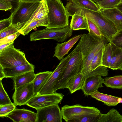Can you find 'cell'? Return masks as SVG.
<instances>
[{
	"label": "cell",
	"mask_w": 122,
	"mask_h": 122,
	"mask_svg": "<svg viewBox=\"0 0 122 122\" xmlns=\"http://www.w3.org/2000/svg\"><path fill=\"white\" fill-rule=\"evenodd\" d=\"M43 0H21V1L23 2H41Z\"/></svg>",
	"instance_id": "cell-43"
},
{
	"label": "cell",
	"mask_w": 122,
	"mask_h": 122,
	"mask_svg": "<svg viewBox=\"0 0 122 122\" xmlns=\"http://www.w3.org/2000/svg\"><path fill=\"white\" fill-rule=\"evenodd\" d=\"M48 24V21L47 17L32 22L20 32L21 34L25 36L28 34L32 30L36 27L41 26L46 27Z\"/></svg>",
	"instance_id": "cell-26"
},
{
	"label": "cell",
	"mask_w": 122,
	"mask_h": 122,
	"mask_svg": "<svg viewBox=\"0 0 122 122\" xmlns=\"http://www.w3.org/2000/svg\"><path fill=\"white\" fill-rule=\"evenodd\" d=\"M11 24L10 17L0 21V31L10 26Z\"/></svg>",
	"instance_id": "cell-40"
},
{
	"label": "cell",
	"mask_w": 122,
	"mask_h": 122,
	"mask_svg": "<svg viewBox=\"0 0 122 122\" xmlns=\"http://www.w3.org/2000/svg\"><path fill=\"white\" fill-rule=\"evenodd\" d=\"M19 31L18 29L11 24L8 27L0 31V40Z\"/></svg>",
	"instance_id": "cell-35"
},
{
	"label": "cell",
	"mask_w": 122,
	"mask_h": 122,
	"mask_svg": "<svg viewBox=\"0 0 122 122\" xmlns=\"http://www.w3.org/2000/svg\"><path fill=\"white\" fill-rule=\"evenodd\" d=\"M96 3L100 2L104 0H92Z\"/></svg>",
	"instance_id": "cell-46"
},
{
	"label": "cell",
	"mask_w": 122,
	"mask_h": 122,
	"mask_svg": "<svg viewBox=\"0 0 122 122\" xmlns=\"http://www.w3.org/2000/svg\"><path fill=\"white\" fill-rule=\"evenodd\" d=\"M104 47V46L100 50L93 59L90 64V72L101 65Z\"/></svg>",
	"instance_id": "cell-33"
},
{
	"label": "cell",
	"mask_w": 122,
	"mask_h": 122,
	"mask_svg": "<svg viewBox=\"0 0 122 122\" xmlns=\"http://www.w3.org/2000/svg\"><path fill=\"white\" fill-rule=\"evenodd\" d=\"M13 7L11 3L8 0H0V10L5 11L11 9Z\"/></svg>",
	"instance_id": "cell-39"
},
{
	"label": "cell",
	"mask_w": 122,
	"mask_h": 122,
	"mask_svg": "<svg viewBox=\"0 0 122 122\" xmlns=\"http://www.w3.org/2000/svg\"><path fill=\"white\" fill-rule=\"evenodd\" d=\"M34 96L33 81L15 89L12 98L16 106L26 105Z\"/></svg>",
	"instance_id": "cell-13"
},
{
	"label": "cell",
	"mask_w": 122,
	"mask_h": 122,
	"mask_svg": "<svg viewBox=\"0 0 122 122\" xmlns=\"http://www.w3.org/2000/svg\"><path fill=\"white\" fill-rule=\"evenodd\" d=\"M117 7L122 13V2L118 5Z\"/></svg>",
	"instance_id": "cell-45"
},
{
	"label": "cell",
	"mask_w": 122,
	"mask_h": 122,
	"mask_svg": "<svg viewBox=\"0 0 122 122\" xmlns=\"http://www.w3.org/2000/svg\"><path fill=\"white\" fill-rule=\"evenodd\" d=\"M14 42L0 52V66L3 68H9L28 64L25 54L15 48Z\"/></svg>",
	"instance_id": "cell-7"
},
{
	"label": "cell",
	"mask_w": 122,
	"mask_h": 122,
	"mask_svg": "<svg viewBox=\"0 0 122 122\" xmlns=\"http://www.w3.org/2000/svg\"><path fill=\"white\" fill-rule=\"evenodd\" d=\"M59 104L36 110V122H62V115Z\"/></svg>",
	"instance_id": "cell-12"
},
{
	"label": "cell",
	"mask_w": 122,
	"mask_h": 122,
	"mask_svg": "<svg viewBox=\"0 0 122 122\" xmlns=\"http://www.w3.org/2000/svg\"><path fill=\"white\" fill-rule=\"evenodd\" d=\"M82 34L75 36L66 41L61 43H57L55 48V50L53 57H56L61 60L68 52L81 37Z\"/></svg>",
	"instance_id": "cell-16"
},
{
	"label": "cell",
	"mask_w": 122,
	"mask_h": 122,
	"mask_svg": "<svg viewBox=\"0 0 122 122\" xmlns=\"http://www.w3.org/2000/svg\"><path fill=\"white\" fill-rule=\"evenodd\" d=\"M62 118L66 122L84 116L100 112L94 107L84 106L78 104L70 106L66 105L61 108Z\"/></svg>",
	"instance_id": "cell-9"
},
{
	"label": "cell",
	"mask_w": 122,
	"mask_h": 122,
	"mask_svg": "<svg viewBox=\"0 0 122 122\" xmlns=\"http://www.w3.org/2000/svg\"><path fill=\"white\" fill-rule=\"evenodd\" d=\"M48 11L46 0H43L34 13L30 19L20 31L24 29L32 22L47 17Z\"/></svg>",
	"instance_id": "cell-22"
},
{
	"label": "cell",
	"mask_w": 122,
	"mask_h": 122,
	"mask_svg": "<svg viewBox=\"0 0 122 122\" xmlns=\"http://www.w3.org/2000/svg\"><path fill=\"white\" fill-rule=\"evenodd\" d=\"M34 66L30 63L13 67L2 68L5 78H13L28 72H34Z\"/></svg>",
	"instance_id": "cell-18"
},
{
	"label": "cell",
	"mask_w": 122,
	"mask_h": 122,
	"mask_svg": "<svg viewBox=\"0 0 122 122\" xmlns=\"http://www.w3.org/2000/svg\"><path fill=\"white\" fill-rule=\"evenodd\" d=\"M107 67L100 66L84 75L85 79L81 90L85 96L90 95L103 87L104 79L101 76H107L108 70Z\"/></svg>",
	"instance_id": "cell-6"
},
{
	"label": "cell",
	"mask_w": 122,
	"mask_h": 122,
	"mask_svg": "<svg viewBox=\"0 0 122 122\" xmlns=\"http://www.w3.org/2000/svg\"><path fill=\"white\" fill-rule=\"evenodd\" d=\"M55 0L59 1H61V0Z\"/></svg>",
	"instance_id": "cell-48"
},
{
	"label": "cell",
	"mask_w": 122,
	"mask_h": 122,
	"mask_svg": "<svg viewBox=\"0 0 122 122\" xmlns=\"http://www.w3.org/2000/svg\"><path fill=\"white\" fill-rule=\"evenodd\" d=\"M21 34L19 32L7 36L0 40V44L12 42H14L16 39Z\"/></svg>",
	"instance_id": "cell-38"
},
{
	"label": "cell",
	"mask_w": 122,
	"mask_h": 122,
	"mask_svg": "<svg viewBox=\"0 0 122 122\" xmlns=\"http://www.w3.org/2000/svg\"><path fill=\"white\" fill-rule=\"evenodd\" d=\"M102 114L100 112L84 116L70 122H99Z\"/></svg>",
	"instance_id": "cell-31"
},
{
	"label": "cell",
	"mask_w": 122,
	"mask_h": 122,
	"mask_svg": "<svg viewBox=\"0 0 122 122\" xmlns=\"http://www.w3.org/2000/svg\"><path fill=\"white\" fill-rule=\"evenodd\" d=\"M16 107V106L13 103L0 106V117H5Z\"/></svg>",
	"instance_id": "cell-37"
},
{
	"label": "cell",
	"mask_w": 122,
	"mask_h": 122,
	"mask_svg": "<svg viewBox=\"0 0 122 122\" xmlns=\"http://www.w3.org/2000/svg\"><path fill=\"white\" fill-rule=\"evenodd\" d=\"M5 78L4 74L2 70V68L0 66V80L2 79Z\"/></svg>",
	"instance_id": "cell-42"
},
{
	"label": "cell",
	"mask_w": 122,
	"mask_h": 122,
	"mask_svg": "<svg viewBox=\"0 0 122 122\" xmlns=\"http://www.w3.org/2000/svg\"><path fill=\"white\" fill-rule=\"evenodd\" d=\"M105 41H98L89 33L82 35L76 47L81 52L82 65L81 73L84 75L90 71V64L95 55L104 46Z\"/></svg>",
	"instance_id": "cell-2"
},
{
	"label": "cell",
	"mask_w": 122,
	"mask_h": 122,
	"mask_svg": "<svg viewBox=\"0 0 122 122\" xmlns=\"http://www.w3.org/2000/svg\"><path fill=\"white\" fill-rule=\"evenodd\" d=\"M103 83L107 87L112 89H122V75H118L107 77Z\"/></svg>",
	"instance_id": "cell-27"
},
{
	"label": "cell",
	"mask_w": 122,
	"mask_h": 122,
	"mask_svg": "<svg viewBox=\"0 0 122 122\" xmlns=\"http://www.w3.org/2000/svg\"><path fill=\"white\" fill-rule=\"evenodd\" d=\"M72 30L70 26L63 28H46L32 33L30 34V39L31 41H35L50 39L62 42L71 36Z\"/></svg>",
	"instance_id": "cell-8"
},
{
	"label": "cell",
	"mask_w": 122,
	"mask_h": 122,
	"mask_svg": "<svg viewBox=\"0 0 122 122\" xmlns=\"http://www.w3.org/2000/svg\"><path fill=\"white\" fill-rule=\"evenodd\" d=\"M67 8L70 12L78 10L83 14L87 19L98 27L103 36L109 42L118 31L114 24L103 16L99 10L96 12L87 10L71 2H69Z\"/></svg>",
	"instance_id": "cell-1"
},
{
	"label": "cell",
	"mask_w": 122,
	"mask_h": 122,
	"mask_svg": "<svg viewBox=\"0 0 122 122\" xmlns=\"http://www.w3.org/2000/svg\"><path fill=\"white\" fill-rule=\"evenodd\" d=\"M5 117L15 122H36L37 113L27 109L15 108Z\"/></svg>",
	"instance_id": "cell-14"
},
{
	"label": "cell",
	"mask_w": 122,
	"mask_h": 122,
	"mask_svg": "<svg viewBox=\"0 0 122 122\" xmlns=\"http://www.w3.org/2000/svg\"><path fill=\"white\" fill-rule=\"evenodd\" d=\"M90 95L91 97L103 102L104 104L109 106H116L122 102L121 98L101 93L98 90Z\"/></svg>",
	"instance_id": "cell-19"
},
{
	"label": "cell",
	"mask_w": 122,
	"mask_h": 122,
	"mask_svg": "<svg viewBox=\"0 0 122 122\" xmlns=\"http://www.w3.org/2000/svg\"><path fill=\"white\" fill-rule=\"evenodd\" d=\"M99 122H122V115L114 108L106 114H102Z\"/></svg>",
	"instance_id": "cell-25"
},
{
	"label": "cell",
	"mask_w": 122,
	"mask_h": 122,
	"mask_svg": "<svg viewBox=\"0 0 122 122\" xmlns=\"http://www.w3.org/2000/svg\"><path fill=\"white\" fill-rule=\"evenodd\" d=\"M73 3L80 7L95 11L99 10V7L92 0H70Z\"/></svg>",
	"instance_id": "cell-29"
},
{
	"label": "cell",
	"mask_w": 122,
	"mask_h": 122,
	"mask_svg": "<svg viewBox=\"0 0 122 122\" xmlns=\"http://www.w3.org/2000/svg\"><path fill=\"white\" fill-rule=\"evenodd\" d=\"M70 58L65 68L59 77L54 86L53 92L66 88V83L71 78L81 73L82 56L81 52L76 47L71 52Z\"/></svg>",
	"instance_id": "cell-3"
},
{
	"label": "cell",
	"mask_w": 122,
	"mask_h": 122,
	"mask_svg": "<svg viewBox=\"0 0 122 122\" xmlns=\"http://www.w3.org/2000/svg\"><path fill=\"white\" fill-rule=\"evenodd\" d=\"M85 79V75L80 73L70 79L67 81L66 88L72 94L76 91L81 89Z\"/></svg>",
	"instance_id": "cell-21"
},
{
	"label": "cell",
	"mask_w": 122,
	"mask_h": 122,
	"mask_svg": "<svg viewBox=\"0 0 122 122\" xmlns=\"http://www.w3.org/2000/svg\"><path fill=\"white\" fill-rule=\"evenodd\" d=\"M64 96L62 94L56 92L51 94L36 95L30 99L26 105L37 110L59 104L62 101Z\"/></svg>",
	"instance_id": "cell-10"
},
{
	"label": "cell",
	"mask_w": 122,
	"mask_h": 122,
	"mask_svg": "<svg viewBox=\"0 0 122 122\" xmlns=\"http://www.w3.org/2000/svg\"><path fill=\"white\" fill-rule=\"evenodd\" d=\"M119 70L122 71V66L119 69Z\"/></svg>",
	"instance_id": "cell-47"
},
{
	"label": "cell",
	"mask_w": 122,
	"mask_h": 122,
	"mask_svg": "<svg viewBox=\"0 0 122 122\" xmlns=\"http://www.w3.org/2000/svg\"><path fill=\"white\" fill-rule=\"evenodd\" d=\"M69 15L70 16H72L70 26L72 30H88L87 19L83 14L78 10H76L69 13Z\"/></svg>",
	"instance_id": "cell-17"
},
{
	"label": "cell",
	"mask_w": 122,
	"mask_h": 122,
	"mask_svg": "<svg viewBox=\"0 0 122 122\" xmlns=\"http://www.w3.org/2000/svg\"><path fill=\"white\" fill-rule=\"evenodd\" d=\"M112 54V46L109 42L105 44L104 48L101 66L109 68L110 67Z\"/></svg>",
	"instance_id": "cell-28"
},
{
	"label": "cell",
	"mask_w": 122,
	"mask_h": 122,
	"mask_svg": "<svg viewBox=\"0 0 122 122\" xmlns=\"http://www.w3.org/2000/svg\"><path fill=\"white\" fill-rule=\"evenodd\" d=\"M36 75L34 72L30 71L13 77L14 89L33 82Z\"/></svg>",
	"instance_id": "cell-24"
},
{
	"label": "cell",
	"mask_w": 122,
	"mask_h": 122,
	"mask_svg": "<svg viewBox=\"0 0 122 122\" xmlns=\"http://www.w3.org/2000/svg\"><path fill=\"white\" fill-rule=\"evenodd\" d=\"M110 42L117 47L122 49V29L118 31Z\"/></svg>",
	"instance_id": "cell-36"
},
{
	"label": "cell",
	"mask_w": 122,
	"mask_h": 122,
	"mask_svg": "<svg viewBox=\"0 0 122 122\" xmlns=\"http://www.w3.org/2000/svg\"><path fill=\"white\" fill-rule=\"evenodd\" d=\"M13 42L0 44V52L8 47Z\"/></svg>",
	"instance_id": "cell-41"
},
{
	"label": "cell",
	"mask_w": 122,
	"mask_h": 122,
	"mask_svg": "<svg viewBox=\"0 0 122 122\" xmlns=\"http://www.w3.org/2000/svg\"><path fill=\"white\" fill-rule=\"evenodd\" d=\"M49 11L46 28H63L69 26V13L61 1L46 0Z\"/></svg>",
	"instance_id": "cell-4"
},
{
	"label": "cell",
	"mask_w": 122,
	"mask_h": 122,
	"mask_svg": "<svg viewBox=\"0 0 122 122\" xmlns=\"http://www.w3.org/2000/svg\"><path fill=\"white\" fill-rule=\"evenodd\" d=\"M87 20L89 27V33L92 37L99 41L108 40L103 36L98 28L95 24L87 19Z\"/></svg>",
	"instance_id": "cell-30"
},
{
	"label": "cell",
	"mask_w": 122,
	"mask_h": 122,
	"mask_svg": "<svg viewBox=\"0 0 122 122\" xmlns=\"http://www.w3.org/2000/svg\"><path fill=\"white\" fill-rule=\"evenodd\" d=\"M112 44V54L109 68L113 70H119L122 62V49Z\"/></svg>",
	"instance_id": "cell-23"
},
{
	"label": "cell",
	"mask_w": 122,
	"mask_h": 122,
	"mask_svg": "<svg viewBox=\"0 0 122 122\" xmlns=\"http://www.w3.org/2000/svg\"><path fill=\"white\" fill-rule=\"evenodd\" d=\"M122 66V64H121V67Z\"/></svg>",
	"instance_id": "cell-49"
},
{
	"label": "cell",
	"mask_w": 122,
	"mask_h": 122,
	"mask_svg": "<svg viewBox=\"0 0 122 122\" xmlns=\"http://www.w3.org/2000/svg\"><path fill=\"white\" fill-rule=\"evenodd\" d=\"M122 2V0H104L96 3L99 9H107L116 7Z\"/></svg>",
	"instance_id": "cell-32"
},
{
	"label": "cell",
	"mask_w": 122,
	"mask_h": 122,
	"mask_svg": "<svg viewBox=\"0 0 122 122\" xmlns=\"http://www.w3.org/2000/svg\"><path fill=\"white\" fill-rule=\"evenodd\" d=\"M12 103L4 89L2 80H0V106Z\"/></svg>",
	"instance_id": "cell-34"
},
{
	"label": "cell",
	"mask_w": 122,
	"mask_h": 122,
	"mask_svg": "<svg viewBox=\"0 0 122 122\" xmlns=\"http://www.w3.org/2000/svg\"><path fill=\"white\" fill-rule=\"evenodd\" d=\"M10 1L12 3L15 4L17 5L21 1V0H8Z\"/></svg>",
	"instance_id": "cell-44"
},
{
	"label": "cell",
	"mask_w": 122,
	"mask_h": 122,
	"mask_svg": "<svg viewBox=\"0 0 122 122\" xmlns=\"http://www.w3.org/2000/svg\"><path fill=\"white\" fill-rule=\"evenodd\" d=\"M53 71H47L36 74L33 81L34 96L37 95L45 85Z\"/></svg>",
	"instance_id": "cell-20"
},
{
	"label": "cell",
	"mask_w": 122,
	"mask_h": 122,
	"mask_svg": "<svg viewBox=\"0 0 122 122\" xmlns=\"http://www.w3.org/2000/svg\"><path fill=\"white\" fill-rule=\"evenodd\" d=\"M41 2L20 1L12 12L11 24L20 31L30 19Z\"/></svg>",
	"instance_id": "cell-5"
},
{
	"label": "cell",
	"mask_w": 122,
	"mask_h": 122,
	"mask_svg": "<svg viewBox=\"0 0 122 122\" xmlns=\"http://www.w3.org/2000/svg\"><path fill=\"white\" fill-rule=\"evenodd\" d=\"M72 54L71 52L63 57L55 69L53 71L46 83L37 95L49 94L54 93V86L58 79L66 66ZM55 93V92H54Z\"/></svg>",
	"instance_id": "cell-11"
},
{
	"label": "cell",
	"mask_w": 122,
	"mask_h": 122,
	"mask_svg": "<svg viewBox=\"0 0 122 122\" xmlns=\"http://www.w3.org/2000/svg\"><path fill=\"white\" fill-rule=\"evenodd\" d=\"M99 11L103 16L114 24L118 31L122 29V13L117 7L100 8Z\"/></svg>",
	"instance_id": "cell-15"
}]
</instances>
